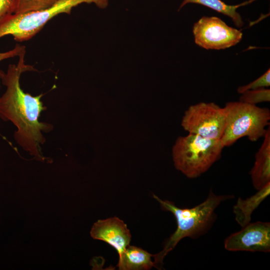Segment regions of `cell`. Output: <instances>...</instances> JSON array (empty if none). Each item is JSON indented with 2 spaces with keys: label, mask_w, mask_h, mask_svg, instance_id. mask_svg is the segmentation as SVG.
Returning <instances> with one entry per match:
<instances>
[{
  "label": "cell",
  "mask_w": 270,
  "mask_h": 270,
  "mask_svg": "<svg viewBox=\"0 0 270 270\" xmlns=\"http://www.w3.org/2000/svg\"><path fill=\"white\" fill-rule=\"evenodd\" d=\"M25 54L26 49L19 54L16 64L8 66L2 78L6 90L0 98V117L10 121L17 128L14 138L19 146L35 159L44 162L46 158L42 146L46 138L42 133L50 132L53 126L39 120L40 114L46 109L41 101L42 94L33 96L25 92L20 86L22 74L35 70L32 66L26 64Z\"/></svg>",
  "instance_id": "6da1fadb"
},
{
  "label": "cell",
  "mask_w": 270,
  "mask_h": 270,
  "mask_svg": "<svg viewBox=\"0 0 270 270\" xmlns=\"http://www.w3.org/2000/svg\"><path fill=\"white\" fill-rule=\"evenodd\" d=\"M153 197L162 210L174 215L177 223L176 231L168 239L162 250L153 255L156 267L158 268L164 257L182 238L195 239L208 232L216 220V209L221 203L234 196L217 195L211 190L203 202L193 208H184L178 207L172 202L162 200L156 195L153 194Z\"/></svg>",
  "instance_id": "7a4b0ae2"
},
{
  "label": "cell",
  "mask_w": 270,
  "mask_h": 270,
  "mask_svg": "<svg viewBox=\"0 0 270 270\" xmlns=\"http://www.w3.org/2000/svg\"><path fill=\"white\" fill-rule=\"evenodd\" d=\"M224 148L220 140L192 134L179 136L172 148L174 166L187 178H196L220 158Z\"/></svg>",
  "instance_id": "3957f363"
},
{
  "label": "cell",
  "mask_w": 270,
  "mask_h": 270,
  "mask_svg": "<svg viewBox=\"0 0 270 270\" xmlns=\"http://www.w3.org/2000/svg\"><path fill=\"white\" fill-rule=\"evenodd\" d=\"M82 3H93L99 8H104L108 0H58L42 10L8 14L0 19V38L11 35L16 41L28 40L55 16L62 13L70 14L73 8Z\"/></svg>",
  "instance_id": "277c9868"
},
{
  "label": "cell",
  "mask_w": 270,
  "mask_h": 270,
  "mask_svg": "<svg viewBox=\"0 0 270 270\" xmlns=\"http://www.w3.org/2000/svg\"><path fill=\"white\" fill-rule=\"evenodd\" d=\"M226 125L221 142L224 146L232 145L242 137L256 142L264 137L270 126L268 108L242 102H227L224 107Z\"/></svg>",
  "instance_id": "5b68a950"
},
{
  "label": "cell",
  "mask_w": 270,
  "mask_h": 270,
  "mask_svg": "<svg viewBox=\"0 0 270 270\" xmlns=\"http://www.w3.org/2000/svg\"><path fill=\"white\" fill-rule=\"evenodd\" d=\"M181 125L188 134L220 140L226 125L224 108L212 102L192 105L184 112Z\"/></svg>",
  "instance_id": "8992f818"
},
{
  "label": "cell",
  "mask_w": 270,
  "mask_h": 270,
  "mask_svg": "<svg viewBox=\"0 0 270 270\" xmlns=\"http://www.w3.org/2000/svg\"><path fill=\"white\" fill-rule=\"evenodd\" d=\"M195 43L206 50H224L233 46L242 39V32L227 25L216 16H204L192 27Z\"/></svg>",
  "instance_id": "52a82bcc"
},
{
  "label": "cell",
  "mask_w": 270,
  "mask_h": 270,
  "mask_svg": "<svg viewBox=\"0 0 270 270\" xmlns=\"http://www.w3.org/2000/svg\"><path fill=\"white\" fill-rule=\"evenodd\" d=\"M228 251L270 252V223L258 221L250 222L228 236L224 242Z\"/></svg>",
  "instance_id": "ba28073f"
},
{
  "label": "cell",
  "mask_w": 270,
  "mask_h": 270,
  "mask_svg": "<svg viewBox=\"0 0 270 270\" xmlns=\"http://www.w3.org/2000/svg\"><path fill=\"white\" fill-rule=\"evenodd\" d=\"M91 236L102 240L112 246L120 256L131 240V234L126 224L117 217L98 220L90 230Z\"/></svg>",
  "instance_id": "9c48e42d"
},
{
  "label": "cell",
  "mask_w": 270,
  "mask_h": 270,
  "mask_svg": "<svg viewBox=\"0 0 270 270\" xmlns=\"http://www.w3.org/2000/svg\"><path fill=\"white\" fill-rule=\"evenodd\" d=\"M264 141L255 155L250 171L252 185L258 190L270 182V128L266 129Z\"/></svg>",
  "instance_id": "30bf717a"
},
{
  "label": "cell",
  "mask_w": 270,
  "mask_h": 270,
  "mask_svg": "<svg viewBox=\"0 0 270 270\" xmlns=\"http://www.w3.org/2000/svg\"><path fill=\"white\" fill-rule=\"evenodd\" d=\"M270 194V182L258 190L254 195L242 199L239 197L232 208L235 220L243 227L250 222L253 212Z\"/></svg>",
  "instance_id": "8fae6325"
},
{
  "label": "cell",
  "mask_w": 270,
  "mask_h": 270,
  "mask_svg": "<svg viewBox=\"0 0 270 270\" xmlns=\"http://www.w3.org/2000/svg\"><path fill=\"white\" fill-rule=\"evenodd\" d=\"M152 256L153 254L140 248L129 245L119 256L117 266L120 270H150L156 267Z\"/></svg>",
  "instance_id": "7c38bea8"
},
{
  "label": "cell",
  "mask_w": 270,
  "mask_h": 270,
  "mask_svg": "<svg viewBox=\"0 0 270 270\" xmlns=\"http://www.w3.org/2000/svg\"><path fill=\"white\" fill-rule=\"evenodd\" d=\"M188 4H199L228 16L238 28L244 25L242 18L236 10L242 4L230 5L221 0H183L179 10Z\"/></svg>",
  "instance_id": "4fadbf2b"
},
{
  "label": "cell",
  "mask_w": 270,
  "mask_h": 270,
  "mask_svg": "<svg viewBox=\"0 0 270 270\" xmlns=\"http://www.w3.org/2000/svg\"><path fill=\"white\" fill-rule=\"evenodd\" d=\"M57 0H12L10 14H20L46 9Z\"/></svg>",
  "instance_id": "5bb4252c"
},
{
  "label": "cell",
  "mask_w": 270,
  "mask_h": 270,
  "mask_svg": "<svg viewBox=\"0 0 270 270\" xmlns=\"http://www.w3.org/2000/svg\"><path fill=\"white\" fill-rule=\"evenodd\" d=\"M240 102L256 105L263 102H270V90L262 88L248 90L241 94Z\"/></svg>",
  "instance_id": "9a60e30c"
},
{
  "label": "cell",
  "mask_w": 270,
  "mask_h": 270,
  "mask_svg": "<svg viewBox=\"0 0 270 270\" xmlns=\"http://www.w3.org/2000/svg\"><path fill=\"white\" fill-rule=\"evenodd\" d=\"M270 86V70L268 68L263 74L253 82L246 85L239 86L238 92L241 94L248 90L266 88L269 87Z\"/></svg>",
  "instance_id": "2e32d148"
},
{
  "label": "cell",
  "mask_w": 270,
  "mask_h": 270,
  "mask_svg": "<svg viewBox=\"0 0 270 270\" xmlns=\"http://www.w3.org/2000/svg\"><path fill=\"white\" fill-rule=\"evenodd\" d=\"M25 49V46H24L17 44L13 49L11 50L6 52H0V61L5 59L18 56L20 53ZM4 74V72L3 71L0 70V80H2Z\"/></svg>",
  "instance_id": "e0dca14e"
},
{
  "label": "cell",
  "mask_w": 270,
  "mask_h": 270,
  "mask_svg": "<svg viewBox=\"0 0 270 270\" xmlns=\"http://www.w3.org/2000/svg\"><path fill=\"white\" fill-rule=\"evenodd\" d=\"M12 0H0V19L10 14Z\"/></svg>",
  "instance_id": "ac0fdd59"
},
{
  "label": "cell",
  "mask_w": 270,
  "mask_h": 270,
  "mask_svg": "<svg viewBox=\"0 0 270 270\" xmlns=\"http://www.w3.org/2000/svg\"></svg>",
  "instance_id": "d6986e66"
}]
</instances>
